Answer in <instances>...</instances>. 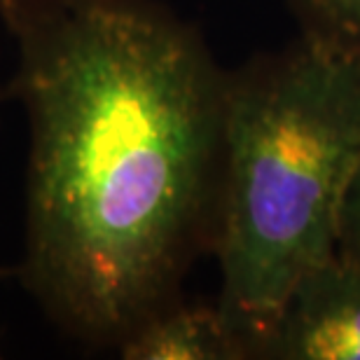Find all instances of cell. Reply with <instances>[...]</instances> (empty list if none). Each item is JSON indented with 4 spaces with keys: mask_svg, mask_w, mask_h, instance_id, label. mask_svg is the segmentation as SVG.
Wrapping results in <instances>:
<instances>
[{
    "mask_svg": "<svg viewBox=\"0 0 360 360\" xmlns=\"http://www.w3.org/2000/svg\"><path fill=\"white\" fill-rule=\"evenodd\" d=\"M124 360H239L248 344L220 307L185 304L178 297L139 323L117 347Z\"/></svg>",
    "mask_w": 360,
    "mask_h": 360,
    "instance_id": "4",
    "label": "cell"
},
{
    "mask_svg": "<svg viewBox=\"0 0 360 360\" xmlns=\"http://www.w3.org/2000/svg\"><path fill=\"white\" fill-rule=\"evenodd\" d=\"M7 31L31 141L17 278L66 337L117 351L208 232L227 80L150 0H49Z\"/></svg>",
    "mask_w": 360,
    "mask_h": 360,
    "instance_id": "1",
    "label": "cell"
},
{
    "mask_svg": "<svg viewBox=\"0 0 360 360\" xmlns=\"http://www.w3.org/2000/svg\"><path fill=\"white\" fill-rule=\"evenodd\" d=\"M337 250L360 262V167H358V174L354 180V187H351L347 211H344L340 248Z\"/></svg>",
    "mask_w": 360,
    "mask_h": 360,
    "instance_id": "6",
    "label": "cell"
},
{
    "mask_svg": "<svg viewBox=\"0 0 360 360\" xmlns=\"http://www.w3.org/2000/svg\"><path fill=\"white\" fill-rule=\"evenodd\" d=\"M49 0H0V21L10 28Z\"/></svg>",
    "mask_w": 360,
    "mask_h": 360,
    "instance_id": "7",
    "label": "cell"
},
{
    "mask_svg": "<svg viewBox=\"0 0 360 360\" xmlns=\"http://www.w3.org/2000/svg\"><path fill=\"white\" fill-rule=\"evenodd\" d=\"M0 101H3V87H0Z\"/></svg>",
    "mask_w": 360,
    "mask_h": 360,
    "instance_id": "9",
    "label": "cell"
},
{
    "mask_svg": "<svg viewBox=\"0 0 360 360\" xmlns=\"http://www.w3.org/2000/svg\"><path fill=\"white\" fill-rule=\"evenodd\" d=\"M0 358H3V344H0Z\"/></svg>",
    "mask_w": 360,
    "mask_h": 360,
    "instance_id": "8",
    "label": "cell"
},
{
    "mask_svg": "<svg viewBox=\"0 0 360 360\" xmlns=\"http://www.w3.org/2000/svg\"><path fill=\"white\" fill-rule=\"evenodd\" d=\"M360 167V56L302 38L227 80L218 307L253 354L307 271L340 248Z\"/></svg>",
    "mask_w": 360,
    "mask_h": 360,
    "instance_id": "2",
    "label": "cell"
},
{
    "mask_svg": "<svg viewBox=\"0 0 360 360\" xmlns=\"http://www.w3.org/2000/svg\"><path fill=\"white\" fill-rule=\"evenodd\" d=\"M257 351L278 360H360V262L337 250L307 271Z\"/></svg>",
    "mask_w": 360,
    "mask_h": 360,
    "instance_id": "3",
    "label": "cell"
},
{
    "mask_svg": "<svg viewBox=\"0 0 360 360\" xmlns=\"http://www.w3.org/2000/svg\"><path fill=\"white\" fill-rule=\"evenodd\" d=\"M307 38L360 56V0H292Z\"/></svg>",
    "mask_w": 360,
    "mask_h": 360,
    "instance_id": "5",
    "label": "cell"
}]
</instances>
